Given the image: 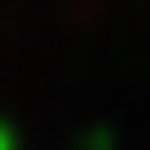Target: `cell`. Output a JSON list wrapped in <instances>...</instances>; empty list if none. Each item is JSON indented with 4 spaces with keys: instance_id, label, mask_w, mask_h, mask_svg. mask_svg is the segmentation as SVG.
Wrapping results in <instances>:
<instances>
[{
    "instance_id": "6da1fadb",
    "label": "cell",
    "mask_w": 150,
    "mask_h": 150,
    "mask_svg": "<svg viewBox=\"0 0 150 150\" xmlns=\"http://www.w3.org/2000/svg\"><path fill=\"white\" fill-rule=\"evenodd\" d=\"M0 150H17V139H11V128H0Z\"/></svg>"
}]
</instances>
